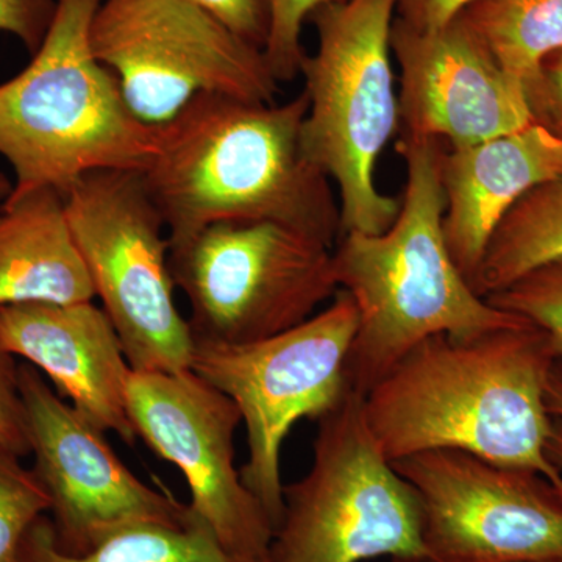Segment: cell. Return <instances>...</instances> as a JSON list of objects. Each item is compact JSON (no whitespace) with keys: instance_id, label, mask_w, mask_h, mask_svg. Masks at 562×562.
Wrapping results in <instances>:
<instances>
[{"instance_id":"6da1fadb","label":"cell","mask_w":562,"mask_h":562,"mask_svg":"<svg viewBox=\"0 0 562 562\" xmlns=\"http://www.w3.org/2000/svg\"><path fill=\"white\" fill-rule=\"evenodd\" d=\"M557 361L546 333L527 321L469 339L431 336L364 395L366 419L391 462L461 450L562 484L547 453Z\"/></svg>"},{"instance_id":"7a4b0ae2","label":"cell","mask_w":562,"mask_h":562,"mask_svg":"<svg viewBox=\"0 0 562 562\" xmlns=\"http://www.w3.org/2000/svg\"><path fill=\"white\" fill-rule=\"evenodd\" d=\"M305 91L284 103L201 94L160 125L140 172L169 244L220 222H273L335 247L341 210L303 150Z\"/></svg>"},{"instance_id":"3957f363","label":"cell","mask_w":562,"mask_h":562,"mask_svg":"<svg viewBox=\"0 0 562 562\" xmlns=\"http://www.w3.org/2000/svg\"><path fill=\"white\" fill-rule=\"evenodd\" d=\"M395 150L406 166L397 220L382 235L349 232L333 247L336 283L358 310L346 375L361 395L431 336L469 339L525 322L480 297L450 257L441 140L402 135Z\"/></svg>"},{"instance_id":"277c9868","label":"cell","mask_w":562,"mask_h":562,"mask_svg":"<svg viewBox=\"0 0 562 562\" xmlns=\"http://www.w3.org/2000/svg\"><path fill=\"white\" fill-rule=\"evenodd\" d=\"M54 21L32 61L0 83V157L21 195L54 188L63 195L88 173L143 172L160 127L138 120L116 77L92 50L103 0H55Z\"/></svg>"},{"instance_id":"5b68a950","label":"cell","mask_w":562,"mask_h":562,"mask_svg":"<svg viewBox=\"0 0 562 562\" xmlns=\"http://www.w3.org/2000/svg\"><path fill=\"white\" fill-rule=\"evenodd\" d=\"M398 0H344L314 10L317 49L306 54L308 113L302 124L306 157L338 187L341 236L382 235L401 202L376 188L380 155L401 132L391 63Z\"/></svg>"},{"instance_id":"8992f818","label":"cell","mask_w":562,"mask_h":562,"mask_svg":"<svg viewBox=\"0 0 562 562\" xmlns=\"http://www.w3.org/2000/svg\"><path fill=\"white\" fill-rule=\"evenodd\" d=\"M425 562L416 492L373 438L364 395L319 419L313 464L283 490L269 562Z\"/></svg>"},{"instance_id":"52a82bcc","label":"cell","mask_w":562,"mask_h":562,"mask_svg":"<svg viewBox=\"0 0 562 562\" xmlns=\"http://www.w3.org/2000/svg\"><path fill=\"white\" fill-rule=\"evenodd\" d=\"M358 310L339 290L327 308L271 338L243 344L194 339L191 371L238 406L247 435L243 483L271 517L283 514L280 453L301 419L319 420L350 392L346 368Z\"/></svg>"},{"instance_id":"ba28073f","label":"cell","mask_w":562,"mask_h":562,"mask_svg":"<svg viewBox=\"0 0 562 562\" xmlns=\"http://www.w3.org/2000/svg\"><path fill=\"white\" fill-rule=\"evenodd\" d=\"M95 297L133 371H191L194 335L177 308L165 221L140 172L99 171L65 194Z\"/></svg>"},{"instance_id":"9c48e42d","label":"cell","mask_w":562,"mask_h":562,"mask_svg":"<svg viewBox=\"0 0 562 562\" xmlns=\"http://www.w3.org/2000/svg\"><path fill=\"white\" fill-rule=\"evenodd\" d=\"M194 339L243 344L297 327L339 291L333 249L273 222H220L169 244Z\"/></svg>"},{"instance_id":"30bf717a","label":"cell","mask_w":562,"mask_h":562,"mask_svg":"<svg viewBox=\"0 0 562 562\" xmlns=\"http://www.w3.org/2000/svg\"><path fill=\"white\" fill-rule=\"evenodd\" d=\"M91 44L132 113L154 127L201 94H279L265 52L190 0H103Z\"/></svg>"},{"instance_id":"8fae6325","label":"cell","mask_w":562,"mask_h":562,"mask_svg":"<svg viewBox=\"0 0 562 562\" xmlns=\"http://www.w3.org/2000/svg\"><path fill=\"white\" fill-rule=\"evenodd\" d=\"M416 492L425 562L562 558V484L461 450L392 462Z\"/></svg>"},{"instance_id":"7c38bea8","label":"cell","mask_w":562,"mask_h":562,"mask_svg":"<svg viewBox=\"0 0 562 562\" xmlns=\"http://www.w3.org/2000/svg\"><path fill=\"white\" fill-rule=\"evenodd\" d=\"M35 471L49 494L54 541L83 557L117 532L139 525H181L190 505L154 490L128 471L99 430L63 401L35 366H20Z\"/></svg>"},{"instance_id":"4fadbf2b","label":"cell","mask_w":562,"mask_h":562,"mask_svg":"<svg viewBox=\"0 0 562 562\" xmlns=\"http://www.w3.org/2000/svg\"><path fill=\"white\" fill-rule=\"evenodd\" d=\"M128 416L136 436L187 479L191 512L228 552L268 558L273 524L235 465L241 413L231 397L192 371L128 372Z\"/></svg>"},{"instance_id":"5bb4252c","label":"cell","mask_w":562,"mask_h":562,"mask_svg":"<svg viewBox=\"0 0 562 562\" xmlns=\"http://www.w3.org/2000/svg\"><path fill=\"white\" fill-rule=\"evenodd\" d=\"M391 47L402 72V135L458 149L535 124L522 81L494 61L460 16L430 32L395 18Z\"/></svg>"},{"instance_id":"9a60e30c","label":"cell","mask_w":562,"mask_h":562,"mask_svg":"<svg viewBox=\"0 0 562 562\" xmlns=\"http://www.w3.org/2000/svg\"><path fill=\"white\" fill-rule=\"evenodd\" d=\"M0 344L46 373L58 395L102 431L133 446L125 383L131 366L120 336L92 302L0 306Z\"/></svg>"},{"instance_id":"2e32d148","label":"cell","mask_w":562,"mask_h":562,"mask_svg":"<svg viewBox=\"0 0 562 562\" xmlns=\"http://www.w3.org/2000/svg\"><path fill=\"white\" fill-rule=\"evenodd\" d=\"M561 173L562 138L539 122L498 138L442 150L443 238L472 290L492 235L506 214L525 194Z\"/></svg>"},{"instance_id":"e0dca14e","label":"cell","mask_w":562,"mask_h":562,"mask_svg":"<svg viewBox=\"0 0 562 562\" xmlns=\"http://www.w3.org/2000/svg\"><path fill=\"white\" fill-rule=\"evenodd\" d=\"M94 299L65 195L54 188L9 195L0 205V306Z\"/></svg>"},{"instance_id":"ac0fdd59","label":"cell","mask_w":562,"mask_h":562,"mask_svg":"<svg viewBox=\"0 0 562 562\" xmlns=\"http://www.w3.org/2000/svg\"><path fill=\"white\" fill-rule=\"evenodd\" d=\"M20 562H269L228 552L209 525L191 512L181 525L149 524L111 536L83 557L55 546L49 517L32 525L22 541Z\"/></svg>"},{"instance_id":"d6986e66","label":"cell","mask_w":562,"mask_h":562,"mask_svg":"<svg viewBox=\"0 0 562 562\" xmlns=\"http://www.w3.org/2000/svg\"><path fill=\"white\" fill-rule=\"evenodd\" d=\"M494 61L530 88L562 50V0H475L460 14Z\"/></svg>"},{"instance_id":"ffe728a7","label":"cell","mask_w":562,"mask_h":562,"mask_svg":"<svg viewBox=\"0 0 562 562\" xmlns=\"http://www.w3.org/2000/svg\"><path fill=\"white\" fill-rule=\"evenodd\" d=\"M562 260V173L525 194L492 235L476 277L480 297Z\"/></svg>"},{"instance_id":"44dd1931","label":"cell","mask_w":562,"mask_h":562,"mask_svg":"<svg viewBox=\"0 0 562 562\" xmlns=\"http://www.w3.org/2000/svg\"><path fill=\"white\" fill-rule=\"evenodd\" d=\"M50 506L49 494L35 471L0 447V562H20L25 535L50 513Z\"/></svg>"},{"instance_id":"7402d4cb","label":"cell","mask_w":562,"mask_h":562,"mask_svg":"<svg viewBox=\"0 0 562 562\" xmlns=\"http://www.w3.org/2000/svg\"><path fill=\"white\" fill-rule=\"evenodd\" d=\"M484 299L495 308L516 314L546 333L554 355L562 361V260L535 269Z\"/></svg>"},{"instance_id":"603a6c76","label":"cell","mask_w":562,"mask_h":562,"mask_svg":"<svg viewBox=\"0 0 562 562\" xmlns=\"http://www.w3.org/2000/svg\"><path fill=\"white\" fill-rule=\"evenodd\" d=\"M271 29L262 52L276 80L291 81L301 76L306 52L303 49V25L314 10L344 0H269Z\"/></svg>"},{"instance_id":"cb8c5ba5","label":"cell","mask_w":562,"mask_h":562,"mask_svg":"<svg viewBox=\"0 0 562 562\" xmlns=\"http://www.w3.org/2000/svg\"><path fill=\"white\" fill-rule=\"evenodd\" d=\"M0 447L18 457L32 454L27 416L20 387V366L0 344Z\"/></svg>"},{"instance_id":"d4e9b609","label":"cell","mask_w":562,"mask_h":562,"mask_svg":"<svg viewBox=\"0 0 562 562\" xmlns=\"http://www.w3.org/2000/svg\"><path fill=\"white\" fill-rule=\"evenodd\" d=\"M55 9V0H0V33L20 40L33 55L49 32Z\"/></svg>"},{"instance_id":"484cf974","label":"cell","mask_w":562,"mask_h":562,"mask_svg":"<svg viewBox=\"0 0 562 562\" xmlns=\"http://www.w3.org/2000/svg\"><path fill=\"white\" fill-rule=\"evenodd\" d=\"M224 22L241 38L265 49L271 29L269 0H190Z\"/></svg>"},{"instance_id":"4316f807","label":"cell","mask_w":562,"mask_h":562,"mask_svg":"<svg viewBox=\"0 0 562 562\" xmlns=\"http://www.w3.org/2000/svg\"><path fill=\"white\" fill-rule=\"evenodd\" d=\"M473 2L475 0H398L397 18L416 31H439Z\"/></svg>"},{"instance_id":"83f0119b","label":"cell","mask_w":562,"mask_h":562,"mask_svg":"<svg viewBox=\"0 0 562 562\" xmlns=\"http://www.w3.org/2000/svg\"><path fill=\"white\" fill-rule=\"evenodd\" d=\"M532 116L539 110L557 124L549 128L562 138V50L543 61L541 77L527 90Z\"/></svg>"},{"instance_id":"f1b7e54d","label":"cell","mask_w":562,"mask_h":562,"mask_svg":"<svg viewBox=\"0 0 562 562\" xmlns=\"http://www.w3.org/2000/svg\"><path fill=\"white\" fill-rule=\"evenodd\" d=\"M547 408L554 420L562 424V361L554 362L547 383Z\"/></svg>"},{"instance_id":"f546056e","label":"cell","mask_w":562,"mask_h":562,"mask_svg":"<svg viewBox=\"0 0 562 562\" xmlns=\"http://www.w3.org/2000/svg\"><path fill=\"white\" fill-rule=\"evenodd\" d=\"M553 422L552 438H550L549 447H547V453H549L550 461L562 472V424L554 419Z\"/></svg>"},{"instance_id":"4dcf8cb0","label":"cell","mask_w":562,"mask_h":562,"mask_svg":"<svg viewBox=\"0 0 562 562\" xmlns=\"http://www.w3.org/2000/svg\"><path fill=\"white\" fill-rule=\"evenodd\" d=\"M11 191H13V181L5 173L0 172V202L7 201Z\"/></svg>"},{"instance_id":"1f68e13d","label":"cell","mask_w":562,"mask_h":562,"mask_svg":"<svg viewBox=\"0 0 562 562\" xmlns=\"http://www.w3.org/2000/svg\"><path fill=\"white\" fill-rule=\"evenodd\" d=\"M536 562H562V558H554V560H543V561H536Z\"/></svg>"}]
</instances>
